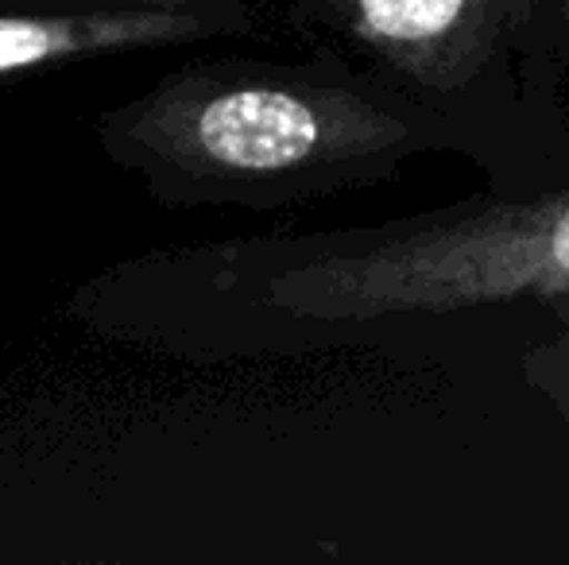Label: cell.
Here are the masks:
<instances>
[{"mask_svg": "<svg viewBox=\"0 0 569 565\" xmlns=\"http://www.w3.org/2000/svg\"><path fill=\"white\" fill-rule=\"evenodd\" d=\"M268 286L279 310L322 322L430 317L569 294V190L318 249L291 260Z\"/></svg>", "mask_w": 569, "mask_h": 565, "instance_id": "6da1fadb", "label": "cell"}, {"mask_svg": "<svg viewBox=\"0 0 569 565\" xmlns=\"http://www.w3.org/2000/svg\"><path fill=\"white\" fill-rule=\"evenodd\" d=\"M143 137L190 171L271 182L399 159L411 148V124L349 90L237 78L163 98Z\"/></svg>", "mask_w": 569, "mask_h": 565, "instance_id": "7a4b0ae2", "label": "cell"}, {"mask_svg": "<svg viewBox=\"0 0 569 565\" xmlns=\"http://www.w3.org/2000/svg\"><path fill=\"white\" fill-rule=\"evenodd\" d=\"M360 39L407 70H442L492 39L508 0H341Z\"/></svg>", "mask_w": 569, "mask_h": 565, "instance_id": "3957f363", "label": "cell"}, {"mask_svg": "<svg viewBox=\"0 0 569 565\" xmlns=\"http://www.w3.org/2000/svg\"><path fill=\"white\" fill-rule=\"evenodd\" d=\"M194 28V16L163 4L101 8V12L74 16H0V74L78 59V54L174 43V39H187Z\"/></svg>", "mask_w": 569, "mask_h": 565, "instance_id": "277c9868", "label": "cell"}, {"mask_svg": "<svg viewBox=\"0 0 569 565\" xmlns=\"http://www.w3.org/2000/svg\"><path fill=\"white\" fill-rule=\"evenodd\" d=\"M550 306L558 314V333L531 353V384H539L569 415V294H555Z\"/></svg>", "mask_w": 569, "mask_h": 565, "instance_id": "5b68a950", "label": "cell"}]
</instances>
